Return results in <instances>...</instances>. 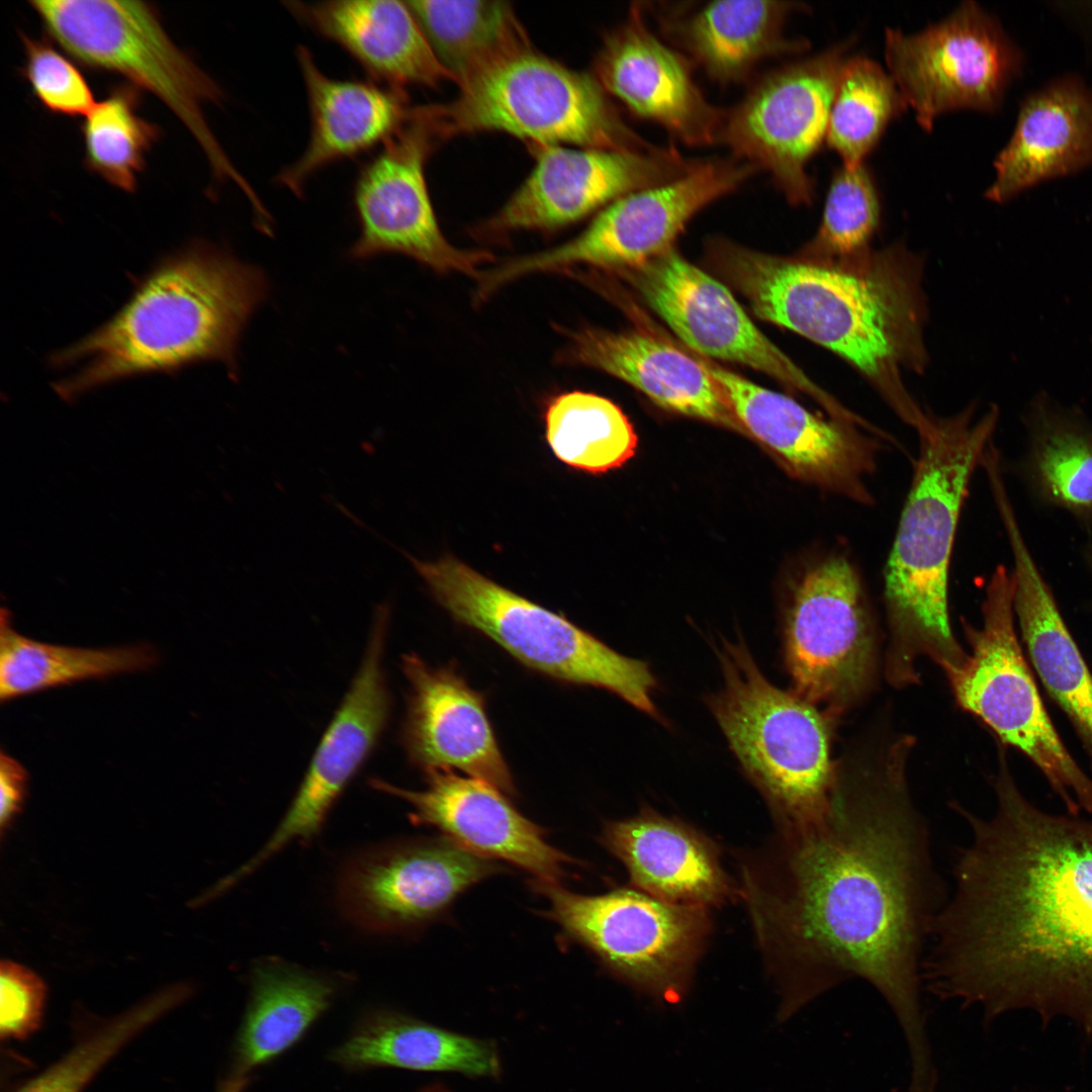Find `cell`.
<instances>
[{
    "mask_svg": "<svg viewBox=\"0 0 1092 1092\" xmlns=\"http://www.w3.org/2000/svg\"><path fill=\"white\" fill-rule=\"evenodd\" d=\"M909 736L836 761L828 816L780 829L742 867L744 896L777 980L785 1021L851 981L871 985L899 1021L912 1071L933 1066L921 1002L932 922L948 890L908 785Z\"/></svg>",
    "mask_w": 1092,
    "mask_h": 1092,
    "instance_id": "cell-1",
    "label": "cell"
},
{
    "mask_svg": "<svg viewBox=\"0 0 1092 1092\" xmlns=\"http://www.w3.org/2000/svg\"><path fill=\"white\" fill-rule=\"evenodd\" d=\"M999 750L993 813L951 803L970 840L932 922L923 984L980 1006L986 1022L1028 1009L1092 1036V820L1038 808Z\"/></svg>",
    "mask_w": 1092,
    "mask_h": 1092,
    "instance_id": "cell-2",
    "label": "cell"
},
{
    "mask_svg": "<svg viewBox=\"0 0 1092 1092\" xmlns=\"http://www.w3.org/2000/svg\"><path fill=\"white\" fill-rule=\"evenodd\" d=\"M720 273L760 318L828 349L854 367L917 434L929 414L908 391L905 370L921 373L926 300L922 263L895 244L851 263L782 258L713 244Z\"/></svg>",
    "mask_w": 1092,
    "mask_h": 1092,
    "instance_id": "cell-3",
    "label": "cell"
},
{
    "mask_svg": "<svg viewBox=\"0 0 1092 1092\" xmlns=\"http://www.w3.org/2000/svg\"><path fill=\"white\" fill-rule=\"evenodd\" d=\"M265 293L260 269L193 244L154 268L110 321L54 357L59 367H75L57 391L73 398L121 378L205 360L232 366Z\"/></svg>",
    "mask_w": 1092,
    "mask_h": 1092,
    "instance_id": "cell-4",
    "label": "cell"
},
{
    "mask_svg": "<svg viewBox=\"0 0 1092 1092\" xmlns=\"http://www.w3.org/2000/svg\"><path fill=\"white\" fill-rule=\"evenodd\" d=\"M974 415L971 406L951 417L930 415L918 435L910 489L884 571L886 675L895 687L918 681L922 657L946 676L967 657L950 628L949 565L969 486L993 442L999 411L993 405L977 421Z\"/></svg>",
    "mask_w": 1092,
    "mask_h": 1092,
    "instance_id": "cell-5",
    "label": "cell"
},
{
    "mask_svg": "<svg viewBox=\"0 0 1092 1092\" xmlns=\"http://www.w3.org/2000/svg\"><path fill=\"white\" fill-rule=\"evenodd\" d=\"M716 651L724 684L707 705L780 829L823 821L836 777L832 716L769 682L742 639H722Z\"/></svg>",
    "mask_w": 1092,
    "mask_h": 1092,
    "instance_id": "cell-6",
    "label": "cell"
},
{
    "mask_svg": "<svg viewBox=\"0 0 1092 1092\" xmlns=\"http://www.w3.org/2000/svg\"><path fill=\"white\" fill-rule=\"evenodd\" d=\"M445 104L421 106L439 138L500 131L534 146L653 149L621 117L594 77L533 50H517L477 72Z\"/></svg>",
    "mask_w": 1092,
    "mask_h": 1092,
    "instance_id": "cell-7",
    "label": "cell"
},
{
    "mask_svg": "<svg viewBox=\"0 0 1092 1092\" xmlns=\"http://www.w3.org/2000/svg\"><path fill=\"white\" fill-rule=\"evenodd\" d=\"M437 603L522 664L557 680L605 689L658 718L648 663L622 655L563 615L482 575L454 556L410 557Z\"/></svg>",
    "mask_w": 1092,
    "mask_h": 1092,
    "instance_id": "cell-8",
    "label": "cell"
},
{
    "mask_svg": "<svg viewBox=\"0 0 1092 1092\" xmlns=\"http://www.w3.org/2000/svg\"><path fill=\"white\" fill-rule=\"evenodd\" d=\"M29 4L48 34L77 61L123 76L162 100L200 146L217 181L237 184L246 197L254 195L204 117V105L223 99L221 88L170 38L152 4L116 0Z\"/></svg>",
    "mask_w": 1092,
    "mask_h": 1092,
    "instance_id": "cell-9",
    "label": "cell"
},
{
    "mask_svg": "<svg viewBox=\"0 0 1092 1092\" xmlns=\"http://www.w3.org/2000/svg\"><path fill=\"white\" fill-rule=\"evenodd\" d=\"M1014 576L997 566L985 587L982 624L962 621L970 653L947 675L957 703L1043 775L1068 814H1092V778L1072 756L1040 698L1021 647L1013 607Z\"/></svg>",
    "mask_w": 1092,
    "mask_h": 1092,
    "instance_id": "cell-10",
    "label": "cell"
},
{
    "mask_svg": "<svg viewBox=\"0 0 1092 1092\" xmlns=\"http://www.w3.org/2000/svg\"><path fill=\"white\" fill-rule=\"evenodd\" d=\"M534 887L548 899L549 917L565 935L616 975L666 1002L686 994L709 929L706 908L630 889L586 896L559 884Z\"/></svg>",
    "mask_w": 1092,
    "mask_h": 1092,
    "instance_id": "cell-11",
    "label": "cell"
},
{
    "mask_svg": "<svg viewBox=\"0 0 1092 1092\" xmlns=\"http://www.w3.org/2000/svg\"><path fill=\"white\" fill-rule=\"evenodd\" d=\"M757 171L733 156L700 160L682 176L611 202L573 240L486 272L479 289L488 296L521 276L566 272L578 265L613 272L636 266L673 247L694 215L734 192Z\"/></svg>",
    "mask_w": 1092,
    "mask_h": 1092,
    "instance_id": "cell-12",
    "label": "cell"
},
{
    "mask_svg": "<svg viewBox=\"0 0 1092 1092\" xmlns=\"http://www.w3.org/2000/svg\"><path fill=\"white\" fill-rule=\"evenodd\" d=\"M852 39L785 64L750 81L744 96L723 108L717 144L767 172L793 205L811 204L807 165L826 141L828 119Z\"/></svg>",
    "mask_w": 1092,
    "mask_h": 1092,
    "instance_id": "cell-13",
    "label": "cell"
},
{
    "mask_svg": "<svg viewBox=\"0 0 1092 1092\" xmlns=\"http://www.w3.org/2000/svg\"><path fill=\"white\" fill-rule=\"evenodd\" d=\"M784 650L793 692L832 717L870 689L875 633L860 575L845 555H826L798 581L786 613Z\"/></svg>",
    "mask_w": 1092,
    "mask_h": 1092,
    "instance_id": "cell-14",
    "label": "cell"
},
{
    "mask_svg": "<svg viewBox=\"0 0 1092 1092\" xmlns=\"http://www.w3.org/2000/svg\"><path fill=\"white\" fill-rule=\"evenodd\" d=\"M885 60L924 130L953 109L996 111L1023 64L995 17L973 1L918 32L887 28Z\"/></svg>",
    "mask_w": 1092,
    "mask_h": 1092,
    "instance_id": "cell-15",
    "label": "cell"
},
{
    "mask_svg": "<svg viewBox=\"0 0 1092 1092\" xmlns=\"http://www.w3.org/2000/svg\"><path fill=\"white\" fill-rule=\"evenodd\" d=\"M616 273L694 353L763 372L809 395L831 419L861 424L860 416L813 382L755 327L725 285L674 247Z\"/></svg>",
    "mask_w": 1092,
    "mask_h": 1092,
    "instance_id": "cell-16",
    "label": "cell"
},
{
    "mask_svg": "<svg viewBox=\"0 0 1092 1092\" xmlns=\"http://www.w3.org/2000/svg\"><path fill=\"white\" fill-rule=\"evenodd\" d=\"M436 139L419 106L414 107L410 120L363 165L353 192L360 226L350 250L353 258L398 253L437 272L474 277H479V266L493 260L488 252L452 246L440 230L425 175Z\"/></svg>",
    "mask_w": 1092,
    "mask_h": 1092,
    "instance_id": "cell-17",
    "label": "cell"
},
{
    "mask_svg": "<svg viewBox=\"0 0 1092 1092\" xmlns=\"http://www.w3.org/2000/svg\"><path fill=\"white\" fill-rule=\"evenodd\" d=\"M502 871L446 836L393 842L347 861L337 901L364 930L405 932L435 920L468 888Z\"/></svg>",
    "mask_w": 1092,
    "mask_h": 1092,
    "instance_id": "cell-18",
    "label": "cell"
},
{
    "mask_svg": "<svg viewBox=\"0 0 1092 1092\" xmlns=\"http://www.w3.org/2000/svg\"><path fill=\"white\" fill-rule=\"evenodd\" d=\"M529 176L491 218L480 236L514 231H552L576 222L634 191L669 182L699 162L674 147L646 151L533 146Z\"/></svg>",
    "mask_w": 1092,
    "mask_h": 1092,
    "instance_id": "cell-19",
    "label": "cell"
},
{
    "mask_svg": "<svg viewBox=\"0 0 1092 1092\" xmlns=\"http://www.w3.org/2000/svg\"><path fill=\"white\" fill-rule=\"evenodd\" d=\"M691 353L720 385L746 432L775 452L792 475L854 503H874L866 478L877 469L881 439L855 425L823 419Z\"/></svg>",
    "mask_w": 1092,
    "mask_h": 1092,
    "instance_id": "cell-20",
    "label": "cell"
},
{
    "mask_svg": "<svg viewBox=\"0 0 1092 1092\" xmlns=\"http://www.w3.org/2000/svg\"><path fill=\"white\" fill-rule=\"evenodd\" d=\"M389 607L374 612L361 665L325 731L291 805L264 845L235 874L232 884L249 876L294 841H308L321 830L330 810L378 743L390 713L382 658Z\"/></svg>",
    "mask_w": 1092,
    "mask_h": 1092,
    "instance_id": "cell-21",
    "label": "cell"
},
{
    "mask_svg": "<svg viewBox=\"0 0 1092 1092\" xmlns=\"http://www.w3.org/2000/svg\"><path fill=\"white\" fill-rule=\"evenodd\" d=\"M644 10L641 3L633 5L626 19L607 33L594 77L608 95L681 143L717 145L723 108L706 98L691 62L653 32Z\"/></svg>",
    "mask_w": 1092,
    "mask_h": 1092,
    "instance_id": "cell-22",
    "label": "cell"
},
{
    "mask_svg": "<svg viewBox=\"0 0 1092 1092\" xmlns=\"http://www.w3.org/2000/svg\"><path fill=\"white\" fill-rule=\"evenodd\" d=\"M427 788L414 791L380 779L370 785L404 800L413 823L439 829L444 836L484 857L502 859L534 876L535 882L559 884L573 859L551 846L542 828L523 816L508 796L488 783L450 769L425 772Z\"/></svg>",
    "mask_w": 1092,
    "mask_h": 1092,
    "instance_id": "cell-23",
    "label": "cell"
},
{
    "mask_svg": "<svg viewBox=\"0 0 1092 1092\" xmlns=\"http://www.w3.org/2000/svg\"><path fill=\"white\" fill-rule=\"evenodd\" d=\"M401 669L411 688L401 739L413 764L425 772L456 768L515 796L483 695L453 667H433L414 653L401 657Z\"/></svg>",
    "mask_w": 1092,
    "mask_h": 1092,
    "instance_id": "cell-24",
    "label": "cell"
},
{
    "mask_svg": "<svg viewBox=\"0 0 1092 1092\" xmlns=\"http://www.w3.org/2000/svg\"><path fill=\"white\" fill-rule=\"evenodd\" d=\"M296 58L309 108V139L301 156L281 170L275 182L301 197L322 169L381 147L410 120L414 107L401 90L329 77L305 47L297 48Z\"/></svg>",
    "mask_w": 1092,
    "mask_h": 1092,
    "instance_id": "cell-25",
    "label": "cell"
},
{
    "mask_svg": "<svg viewBox=\"0 0 1092 1092\" xmlns=\"http://www.w3.org/2000/svg\"><path fill=\"white\" fill-rule=\"evenodd\" d=\"M559 358L617 377L677 414L747 433L717 381L698 359L640 331L581 328L567 333Z\"/></svg>",
    "mask_w": 1092,
    "mask_h": 1092,
    "instance_id": "cell-26",
    "label": "cell"
},
{
    "mask_svg": "<svg viewBox=\"0 0 1092 1092\" xmlns=\"http://www.w3.org/2000/svg\"><path fill=\"white\" fill-rule=\"evenodd\" d=\"M995 506L1013 557V607L1027 659L1079 737L1092 769V673L1025 543L1007 495Z\"/></svg>",
    "mask_w": 1092,
    "mask_h": 1092,
    "instance_id": "cell-27",
    "label": "cell"
},
{
    "mask_svg": "<svg viewBox=\"0 0 1092 1092\" xmlns=\"http://www.w3.org/2000/svg\"><path fill=\"white\" fill-rule=\"evenodd\" d=\"M807 9L792 1H713L657 14L664 35L692 65L721 85L745 82L762 62L805 52L806 39L785 34L789 16Z\"/></svg>",
    "mask_w": 1092,
    "mask_h": 1092,
    "instance_id": "cell-28",
    "label": "cell"
},
{
    "mask_svg": "<svg viewBox=\"0 0 1092 1092\" xmlns=\"http://www.w3.org/2000/svg\"><path fill=\"white\" fill-rule=\"evenodd\" d=\"M298 21L337 43L376 83L402 90L436 88L451 80L432 52L406 2L396 0L285 1Z\"/></svg>",
    "mask_w": 1092,
    "mask_h": 1092,
    "instance_id": "cell-29",
    "label": "cell"
},
{
    "mask_svg": "<svg viewBox=\"0 0 1092 1092\" xmlns=\"http://www.w3.org/2000/svg\"><path fill=\"white\" fill-rule=\"evenodd\" d=\"M1092 163V89L1075 76L1024 99L1013 134L995 159L986 197L1005 202L1050 178Z\"/></svg>",
    "mask_w": 1092,
    "mask_h": 1092,
    "instance_id": "cell-30",
    "label": "cell"
},
{
    "mask_svg": "<svg viewBox=\"0 0 1092 1092\" xmlns=\"http://www.w3.org/2000/svg\"><path fill=\"white\" fill-rule=\"evenodd\" d=\"M601 842L624 863L633 884L655 898L706 908L730 895L713 843L652 810L608 823Z\"/></svg>",
    "mask_w": 1092,
    "mask_h": 1092,
    "instance_id": "cell-31",
    "label": "cell"
},
{
    "mask_svg": "<svg viewBox=\"0 0 1092 1092\" xmlns=\"http://www.w3.org/2000/svg\"><path fill=\"white\" fill-rule=\"evenodd\" d=\"M331 1059L352 1071L397 1068L489 1079L502 1075L499 1052L492 1040L392 1011L367 1015L333 1051Z\"/></svg>",
    "mask_w": 1092,
    "mask_h": 1092,
    "instance_id": "cell-32",
    "label": "cell"
},
{
    "mask_svg": "<svg viewBox=\"0 0 1092 1092\" xmlns=\"http://www.w3.org/2000/svg\"><path fill=\"white\" fill-rule=\"evenodd\" d=\"M232 1072L249 1074L295 1045L330 1008L339 985L277 959L256 964Z\"/></svg>",
    "mask_w": 1092,
    "mask_h": 1092,
    "instance_id": "cell-33",
    "label": "cell"
},
{
    "mask_svg": "<svg viewBox=\"0 0 1092 1092\" xmlns=\"http://www.w3.org/2000/svg\"><path fill=\"white\" fill-rule=\"evenodd\" d=\"M158 653L150 645L84 648L44 643L16 632L2 610L0 701L91 679L153 668Z\"/></svg>",
    "mask_w": 1092,
    "mask_h": 1092,
    "instance_id": "cell-34",
    "label": "cell"
},
{
    "mask_svg": "<svg viewBox=\"0 0 1092 1092\" xmlns=\"http://www.w3.org/2000/svg\"><path fill=\"white\" fill-rule=\"evenodd\" d=\"M1030 447L1025 465L1028 484L1045 505L1092 523V430L1075 411L1041 392L1026 416Z\"/></svg>",
    "mask_w": 1092,
    "mask_h": 1092,
    "instance_id": "cell-35",
    "label": "cell"
},
{
    "mask_svg": "<svg viewBox=\"0 0 1092 1092\" xmlns=\"http://www.w3.org/2000/svg\"><path fill=\"white\" fill-rule=\"evenodd\" d=\"M436 59L458 85L531 42L509 2L405 1Z\"/></svg>",
    "mask_w": 1092,
    "mask_h": 1092,
    "instance_id": "cell-36",
    "label": "cell"
},
{
    "mask_svg": "<svg viewBox=\"0 0 1092 1092\" xmlns=\"http://www.w3.org/2000/svg\"><path fill=\"white\" fill-rule=\"evenodd\" d=\"M545 439L553 455L575 470L599 474L633 457L637 435L611 399L580 390L552 396L544 407Z\"/></svg>",
    "mask_w": 1092,
    "mask_h": 1092,
    "instance_id": "cell-37",
    "label": "cell"
},
{
    "mask_svg": "<svg viewBox=\"0 0 1092 1092\" xmlns=\"http://www.w3.org/2000/svg\"><path fill=\"white\" fill-rule=\"evenodd\" d=\"M907 107L890 73L870 58L848 57L830 109L827 145L843 165L863 163L889 122Z\"/></svg>",
    "mask_w": 1092,
    "mask_h": 1092,
    "instance_id": "cell-38",
    "label": "cell"
},
{
    "mask_svg": "<svg viewBox=\"0 0 1092 1092\" xmlns=\"http://www.w3.org/2000/svg\"><path fill=\"white\" fill-rule=\"evenodd\" d=\"M140 89L118 84L85 115L82 136L85 165L112 186L134 192L146 156L160 128L139 113Z\"/></svg>",
    "mask_w": 1092,
    "mask_h": 1092,
    "instance_id": "cell-39",
    "label": "cell"
},
{
    "mask_svg": "<svg viewBox=\"0 0 1092 1092\" xmlns=\"http://www.w3.org/2000/svg\"><path fill=\"white\" fill-rule=\"evenodd\" d=\"M185 995L184 989H171L106 1021L13 1092H84L113 1058Z\"/></svg>",
    "mask_w": 1092,
    "mask_h": 1092,
    "instance_id": "cell-40",
    "label": "cell"
},
{
    "mask_svg": "<svg viewBox=\"0 0 1092 1092\" xmlns=\"http://www.w3.org/2000/svg\"><path fill=\"white\" fill-rule=\"evenodd\" d=\"M880 198L871 171L860 163L834 171L822 219L801 259L816 263H850L871 254L879 225Z\"/></svg>",
    "mask_w": 1092,
    "mask_h": 1092,
    "instance_id": "cell-41",
    "label": "cell"
},
{
    "mask_svg": "<svg viewBox=\"0 0 1092 1092\" xmlns=\"http://www.w3.org/2000/svg\"><path fill=\"white\" fill-rule=\"evenodd\" d=\"M20 36L25 56L22 73L38 102L54 114L86 115L95 102L79 68L49 40Z\"/></svg>",
    "mask_w": 1092,
    "mask_h": 1092,
    "instance_id": "cell-42",
    "label": "cell"
},
{
    "mask_svg": "<svg viewBox=\"0 0 1092 1092\" xmlns=\"http://www.w3.org/2000/svg\"><path fill=\"white\" fill-rule=\"evenodd\" d=\"M47 998L43 981L31 970L11 961L0 965V1035L22 1040L41 1025Z\"/></svg>",
    "mask_w": 1092,
    "mask_h": 1092,
    "instance_id": "cell-43",
    "label": "cell"
},
{
    "mask_svg": "<svg viewBox=\"0 0 1092 1092\" xmlns=\"http://www.w3.org/2000/svg\"><path fill=\"white\" fill-rule=\"evenodd\" d=\"M28 787V772L10 754L0 753V827L1 833L21 811Z\"/></svg>",
    "mask_w": 1092,
    "mask_h": 1092,
    "instance_id": "cell-44",
    "label": "cell"
},
{
    "mask_svg": "<svg viewBox=\"0 0 1092 1092\" xmlns=\"http://www.w3.org/2000/svg\"><path fill=\"white\" fill-rule=\"evenodd\" d=\"M248 1081V1076L231 1072L228 1077L219 1083L217 1092H244Z\"/></svg>",
    "mask_w": 1092,
    "mask_h": 1092,
    "instance_id": "cell-45",
    "label": "cell"
},
{
    "mask_svg": "<svg viewBox=\"0 0 1092 1092\" xmlns=\"http://www.w3.org/2000/svg\"><path fill=\"white\" fill-rule=\"evenodd\" d=\"M421 1092H450L445 1086L434 1084L425 1087Z\"/></svg>",
    "mask_w": 1092,
    "mask_h": 1092,
    "instance_id": "cell-46",
    "label": "cell"
},
{
    "mask_svg": "<svg viewBox=\"0 0 1092 1092\" xmlns=\"http://www.w3.org/2000/svg\"><path fill=\"white\" fill-rule=\"evenodd\" d=\"M1085 560H1086V563H1087V565H1088V567L1090 569V572L1092 574V547L1091 546L1086 548Z\"/></svg>",
    "mask_w": 1092,
    "mask_h": 1092,
    "instance_id": "cell-47",
    "label": "cell"
}]
</instances>
